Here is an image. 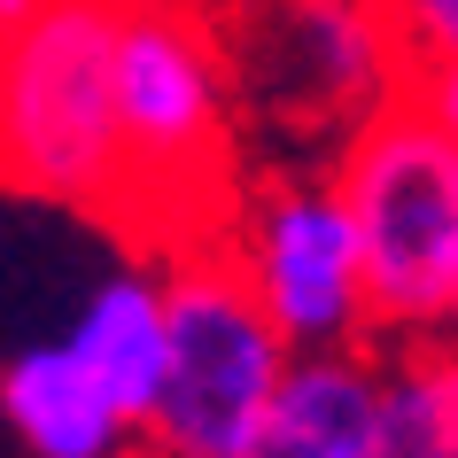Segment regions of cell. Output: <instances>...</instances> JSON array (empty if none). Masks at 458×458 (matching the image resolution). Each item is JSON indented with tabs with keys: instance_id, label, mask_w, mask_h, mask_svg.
I'll return each instance as SVG.
<instances>
[{
	"instance_id": "6da1fadb",
	"label": "cell",
	"mask_w": 458,
	"mask_h": 458,
	"mask_svg": "<svg viewBox=\"0 0 458 458\" xmlns=\"http://www.w3.org/2000/svg\"><path fill=\"white\" fill-rule=\"evenodd\" d=\"M124 233L156 257L225 242L249 132L217 0H117Z\"/></svg>"
},
{
	"instance_id": "7a4b0ae2",
	"label": "cell",
	"mask_w": 458,
	"mask_h": 458,
	"mask_svg": "<svg viewBox=\"0 0 458 458\" xmlns=\"http://www.w3.org/2000/svg\"><path fill=\"white\" fill-rule=\"evenodd\" d=\"M249 164H335L411 94L396 0H217Z\"/></svg>"
},
{
	"instance_id": "3957f363",
	"label": "cell",
	"mask_w": 458,
	"mask_h": 458,
	"mask_svg": "<svg viewBox=\"0 0 458 458\" xmlns=\"http://www.w3.org/2000/svg\"><path fill=\"white\" fill-rule=\"evenodd\" d=\"M0 187L124 225L117 0H31L0 24Z\"/></svg>"
},
{
	"instance_id": "277c9868",
	"label": "cell",
	"mask_w": 458,
	"mask_h": 458,
	"mask_svg": "<svg viewBox=\"0 0 458 458\" xmlns=\"http://www.w3.org/2000/svg\"><path fill=\"white\" fill-rule=\"evenodd\" d=\"M327 171L358 217L373 342L396 350L458 335V140L404 94Z\"/></svg>"
},
{
	"instance_id": "5b68a950",
	"label": "cell",
	"mask_w": 458,
	"mask_h": 458,
	"mask_svg": "<svg viewBox=\"0 0 458 458\" xmlns=\"http://www.w3.org/2000/svg\"><path fill=\"white\" fill-rule=\"evenodd\" d=\"M171 365L148 420V458H249L295 373V342L272 327L225 242L164 257Z\"/></svg>"
},
{
	"instance_id": "8992f818",
	"label": "cell",
	"mask_w": 458,
	"mask_h": 458,
	"mask_svg": "<svg viewBox=\"0 0 458 458\" xmlns=\"http://www.w3.org/2000/svg\"><path fill=\"white\" fill-rule=\"evenodd\" d=\"M225 257L242 265L272 327L295 342V358L381 350L358 217L327 164H249L242 202L225 217Z\"/></svg>"
},
{
	"instance_id": "52a82bcc",
	"label": "cell",
	"mask_w": 458,
	"mask_h": 458,
	"mask_svg": "<svg viewBox=\"0 0 458 458\" xmlns=\"http://www.w3.org/2000/svg\"><path fill=\"white\" fill-rule=\"evenodd\" d=\"M0 420L24 458H148V428L63 335L0 365Z\"/></svg>"
},
{
	"instance_id": "ba28073f",
	"label": "cell",
	"mask_w": 458,
	"mask_h": 458,
	"mask_svg": "<svg viewBox=\"0 0 458 458\" xmlns=\"http://www.w3.org/2000/svg\"><path fill=\"white\" fill-rule=\"evenodd\" d=\"M63 342L117 388V404L148 428V420H156V396H164V365H171V280H164V257H124L117 272H101L94 288H86V303L71 311Z\"/></svg>"
},
{
	"instance_id": "9c48e42d",
	"label": "cell",
	"mask_w": 458,
	"mask_h": 458,
	"mask_svg": "<svg viewBox=\"0 0 458 458\" xmlns=\"http://www.w3.org/2000/svg\"><path fill=\"white\" fill-rule=\"evenodd\" d=\"M249 458H381V350L295 358Z\"/></svg>"
},
{
	"instance_id": "30bf717a",
	"label": "cell",
	"mask_w": 458,
	"mask_h": 458,
	"mask_svg": "<svg viewBox=\"0 0 458 458\" xmlns=\"http://www.w3.org/2000/svg\"><path fill=\"white\" fill-rule=\"evenodd\" d=\"M381 458H458V335L381 350Z\"/></svg>"
},
{
	"instance_id": "8fae6325",
	"label": "cell",
	"mask_w": 458,
	"mask_h": 458,
	"mask_svg": "<svg viewBox=\"0 0 458 458\" xmlns=\"http://www.w3.org/2000/svg\"><path fill=\"white\" fill-rule=\"evenodd\" d=\"M396 24L411 39V63H458V0H396Z\"/></svg>"
},
{
	"instance_id": "7c38bea8",
	"label": "cell",
	"mask_w": 458,
	"mask_h": 458,
	"mask_svg": "<svg viewBox=\"0 0 458 458\" xmlns=\"http://www.w3.org/2000/svg\"><path fill=\"white\" fill-rule=\"evenodd\" d=\"M411 101H420V109L458 140V63H428V71H411Z\"/></svg>"
},
{
	"instance_id": "4fadbf2b",
	"label": "cell",
	"mask_w": 458,
	"mask_h": 458,
	"mask_svg": "<svg viewBox=\"0 0 458 458\" xmlns=\"http://www.w3.org/2000/svg\"><path fill=\"white\" fill-rule=\"evenodd\" d=\"M8 16H16V0H0V24H8Z\"/></svg>"
},
{
	"instance_id": "5bb4252c",
	"label": "cell",
	"mask_w": 458,
	"mask_h": 458,
	"mask_svg": "<svg viewBox=\"0 0 458 458\" xmlns=\"http://www.w3.org/2000/svg\"><path fill=\"white\" fill-rule=\"evenodd\" d=\"M24 8H31V0H16V16H24Z\"/></svg>"
}]
</instances>
